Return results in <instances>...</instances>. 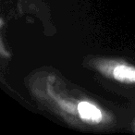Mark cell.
I'll return each mask as SVG.
<instances>
[{"label":"cell","instance_id":"obj_1","mask_svg":"<svg viewBox=\"0 0 135 135\" xmlns=\"http://www.w3.org/2000/svg\"><path fill=\"white\" fill-rule=\"evenodd\" d=\"M26 86L45 110L73 128L103 129L115 122L113 115L103 105L53 70L33 72L26 80Z\"/></svg>","mask_w":135,"mask_h":135},{"label":"cell","instance_id":"obj_2","mask_svg":"<svg viewBox=\"0 0 135 135\" xmlns=\"http://www.w3.org/2000/svg\"><path fill=\"white\" fill-rule=\"evenodd\" d=\"M89 67L103 77L125 84H135V66L119 59L94 57L88 61Z\"/></svg>","mask_w":135,"mask_h":135}]
</instances>
